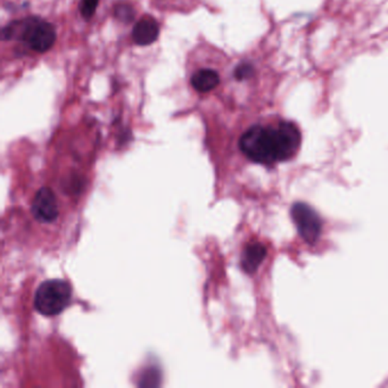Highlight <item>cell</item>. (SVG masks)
<instances>
[{
	"label": "cell",
	"mask_w": 388,
	"mask_h": 388,
	"mask_svg": "<svg viewBox=\"0 0 388 388\" xmlns=\"http://www.w3.org/2000/svg\"><path fill=\"white\" fill-rule=\"evenodd\" d=\"M302 135L292 122H280L276 128L254 126L242 135L239 147L254 163L271 164L291 160L301 146Z\"/></svg>",
	"instance_id": "6da1fadb"
},
{
	"label": "cell",
	"mask_w": 388,
	"mask_h": 388,
	"mask_svg": "<svg viewBox=\"0 0 388 388\" xmlns=\"http://www.w3.org/2000/svg\"><path fill=\"white\" fill-rule=\"evenodd\" d=\"M72 291L67 282L60 279L43 282L35 292V306L39 314L52 316L61 314L71 302Z\"/></svg>",
	"instance_id": "7a4b0ae2"
},
{
	"label": "cell",
	"mask_w": 388,
	"mask_h": 388,
	"mask_svg": "<svg viewBox=\"0 0 388 388\" xmlns=\"http://www.w3.org/2000/svg\"><path fill=\"white\" fill-rule=\"evenodd\" d=\"M21 39L29 43L33 50L45 52L52 48L56 40V32L52 24L40 20H28L21 24Z\"/></svg>",
	"instance_id": "3957f363"
},
{
	"label": "cell",
	"mask_w": 388,
	"mask_h": 388,
	"mask_svg": "<svg viewBox=\"0 0 388 388\" xmlns=\"http://www.w3.org/2000/svg\"><path fill=\"white\" fill-rule=\"evenodd\" d=\"M291 214L301 237L309 244H314L322 231L319 214L305 203H295L292 207Z\"/></svg>",
	"instance_id": "277c9868"
},
{
	"label": "cell",
	"mask_w": 388,
	"mask_h": 388,
	"mask_svg": "<svg viewBox=\"0 0 388 388\" xmlns=\"http://www.w3.org/2000/svg\"><path fill=\"white\" fill-rule=\"evenodd\" d=\"M32 214L43 223H50L57 218V199L52 189L43 187L38 190L32 201Z\"/></svg>",
	"instance_id": "5b68a950"
},
{
	"label": "cell",
	"mask_w": 388,
	"mask_h": 388,
	"mask_svg": "<svg viewBox=\"0 0 388 388\" xmlns=\"http://www.w3.org/2000/svg\"><path fill=\"white\" fill-rule=\"evenodd\" d=\"M160 33L157 22L150 16H144L133 28V38L140 46H148L157 39Z\"/></svg>",
	"instance_id": "8992f818"
},
{
	"label": "cell",
	"mask_w": 388,
	"mask_h": 388,
	"mask_svg": "<svg viewBox=\"0 0 388 388\" xmlns=\"http://www.w3.org/2000/svg\"><path fill=\"white\" fill-rule=\"evenodd\" d=\"M267 256V248L261 243H252L245 248L242 255V267L245 272L254 273Z\"/></svg>",
	"instance_id": "52a82bcc"
},
{
	"label": "cell",
	"mask_w": 388,
	"mask_h": 388,
	"mask_svg": "<svg viewBox=\"0 0 388 388\" xmlns=\"http://www.w3.org/2000/svg\"><path fill=\"white\" fill-rule=\"evenodd\" d=\"M218 73L210 69L199 70L192 78V84L199 92H211L218 87Z\"/></svg>",
	"instance_id": "ba28073f"
},
{
	"label": "cell",
	"mask_w": 388,
	"mask_h": 388,
	"mask_svg": "<svg viewBox=\"0 0 388 388\" xmlns=\"http://www.w3.org/2000/svg\"><path fill=\"white\" fill-rule=\"evenodd\" d=\"M116 18L122 22H131L135 18V12H133V7L129 6L127 4H120L116 7Z\"/></svg>",
	"instance_id": "9c48e42d"
},
{
	"label": "cell",
	"mask_w": 388,
	"mask_h": 388,
	"mask_svg": "<svg viewBox=\"0 0 388 388\" xmlns=\"http://www.w3.org/2000/svg\"><path fill=\"white\" fill-rule=\"evenodd\" d=\"M99 0H82L81 1L80 11L81 14L86 20H89L90 18L95 14L96 9L98 6Z\"/></svg>",
	"instance_id": "30bf717a"
},
{
	"label": "cell",
	"mask_w": 388,
	"mask_h": 388,
	"mask_svg": "<svg viewBox=\"0 0 388 388\" xmlns=\"http://www.w3.org/2000/svg\"><path fill=\"white\" fill-rule=\"evenodd\" d=\"M254 69L250 64H240L236 70H235V78L237 80H246L250 79L253 75Z\"/></svg>",
	"instance_id": "8fae6325"
}]
</instances>
